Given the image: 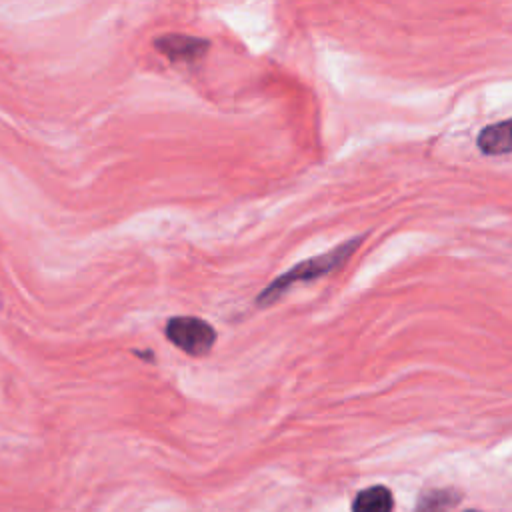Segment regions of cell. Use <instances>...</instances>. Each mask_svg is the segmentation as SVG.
I'll list each match as a JSON object with an SVG mask.
<instances>
[{"label":"cell","mask_w":512,"mask_h":512,"mask_svg":"<svg viewBox=\"0 0 512 512\" xmlns=\"http://www.w3.org/2000/svg\"><path fill=\"white\" fill-rule=\"evenodd\" d=\"M458 500H460V494L456 490H450V488L428 490L418 498L414 512H448Z\"/></svg>","instance_id":"cell-6"},{"label":"cell","mask_w":512,"mask_h":512,"mask_svg":"<svg viewBox=\"0 0 512 512\" xmlns=\"http://www.w3.org/2000/svg\"><path fill=\"white\" fill-rule=\"evenodd\" d=\"M362 244V236H356L344 244H338L336 248L320 254V256H314V258H308V260H302L298 262L296 266L288 268L282 276H278L276 280H272L256 298V304L258 306H270L274 304L292 284L296 282H310V280H316L320 276H326L334 270H338L352 254L354 250Z\"/></svg>","instance_id":"cell-1"},{"label":"cell","mask_w":512,"mask_h":512,"mask_svg":"<svg viewBox=\"0 0 512 512\" xmlns=\"http://www.w3.org/2000/svg\"><path fill=\"white\" fill-rule=\"evenodd\" d=\"M154 46L160 54L170 58L172 62H192L206 54L208 40L186 36V34H166L154 40Z\"/></svg>","instance_id":"cell-3"},{"label":"cell","mask_w":512,"mask_h":512,"mask_svg":"<svg viewBox=\"0 0 512 512\" xmlns=\"http://www.w3.org/2000/svg\"><path fill=\"white\" fill-rule=\"evenodd\" d=\"M466 512H478V510H466Z\"/></svg>","instance_id":"cell-7"},{"label":"cell","mask_w":512,"mask_h":512,"mask_svg":"<svg viewBox=\"0 0 512 512\" xmlns=\"http://www.w3.org/2000/svg\"><path fill=\"white\" fill-rule=\"evenodd\" d=\"M476 142L484 154H490V156L510 154L512 152V118L482 128Z\"/></svg>","instance_id":"cell-4"},{"label":"cell","mask_w":512,"mask_h":512,"mask_svg":"<svg viewBox=\"0 0 512 512\" xmlns=\"http://www.w3.org/2000/svg\"><path fill=\"white\" fill-rule=\"evenodd\" d=\"M166 338L190 356H204L216 342L214 328L196 316H174L166 324Z\"/></svg>","instance_id":"cell-2"},{"label":"cell","mask_w":512,"mask_h":512,"mask_svg":"<svg viewBox=\"0 0 512 512\" xmlns=\"http://www.w3.org/2000/svg\"><path fill=\"white\" fill-rule=\"evenodd\" d=\"M394 500L386 486H368L352 500V512H392Z\"/></svg>","instance_id":"cell-5"}]
</instances>
